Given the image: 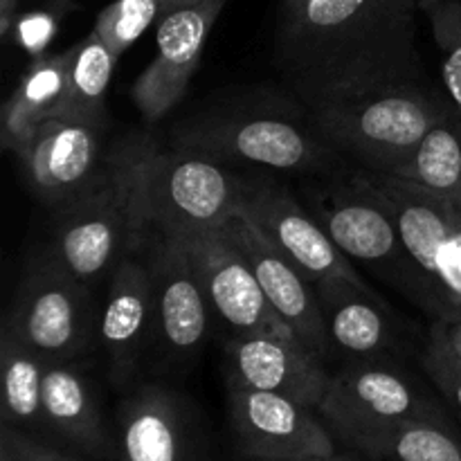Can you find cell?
<instances>
[{"mask_svg": "<svg viewBox=\"0 0 461 461\" xmlns=\"http://www.w3.org/2000/svg\"><path fill=\"white\" fill-rule=\"evenodd\" d=\"M421 0H279L275 59L309 113L421 86Z\"/></svg>", "mask_w": 461, "mask_h": 461, "instance_id": "6da1fadb", "label": "cell"}, {"mask_svg": "<svg viewBox=\"0 0 461 461\" xmlns=\"http://www.w3.org/2000/svg\"><path fill=\"white\" fill-rule=\"evenodd\" d=\"M151 147L147 138L117 144L99 178L79 198L54 210L57 223L50 255L79 282L102 277L147 234L142 176Z\"/></svg>", "mask_w": 461, "mask_h": 461, "instance_id": "7a4b0ae2", "label": "cell"}, {"mask_svg": "<svg viewBox=\"0 0 461 461\" xmlns=\"http://www.w3.org/2000/svg\"><path fill=\"white\" fill-rule=\"evenodd\" d=\"M318 221L351 261L367 264L426 313L444 322L461 318L459 302L408 250L394 212L367 171L327 189L318 198Z\"/></svg>", "mask_w": 461, "mask_h": 461, "instance_id": "3957f363", "label": "cell"}, {"mask_svg": "<svg viewBox=\"0 0 461 461\" xmlns=\"http://www.w3.org/2000/svg\"><path fill=\"white\" fill-rule=\"evenodd\" d=\"M448 115L450 108L423 86H403L318 108L311 120L329 147L356 158L372 174L390 176Z\"/></svg>", "mask_w": 461, "mask_h": 461, "instance_id": "277c9868", "label": "cell"}, {"mask_svg": "<svg viewBox=\"0 0 461 461\" xmlns=\"http://www.w3.org/2000/svg\"><path fill=\"white\" fill-rule=\"evenodd\" d=\"M246 183L223 162L198 153L160 151L153 144L144 162L142 212L160 239H192L230 223L241 207Z\"/></svg>", "mask_w": 461, "mask_h": 461, "instance_id": "5b68a950", "label": "cell"}, {"mask_svg": "<svg viewBox=\"0 0 461 461\" xmlns=\"http://www.w3.org/2000/svg\"><path fill=\"white\" fill-rule=\"evenodd\" d=\"M318 410L351 446L367 455L383 435L401 423H446L417 383L378 356L354 358L331 374Z\"/></svg>", "mask_w": 461, "mask_h": 461, "instance_id": "8992f818", "label": "cell"}, {"mask_svg": "<svg viewBox=\"0 0 461 461\" xmlns=\"http://www.w3.org/2000/svg\"><path fill=\"white\" fill-rule=\"evenodd\" d=\"M174 149L216 162H250L282 171L324 169L336 149L315 129L275 115H225L194 120L174 135Z\"/></svg>", "mask_w": 461, "mask_h": 461, "instance_id": "52a82bcc", "label": "cell"}, {"mask_svg": "<svg viewBox=\"0 0 461 461\" xmlns=\"http://www.w3.org/2000/svg\"><path fill=\"white\" fill-rule=\"evenodd\" d=\"M95 320L88 284L48 255L25 277L5 327L48 360H72L88 347Z\"/></svg>", "mask_w": 461, "mask_h": 461, "instance_id": "ba28073f", "label": "cell"}, {"mask_svg": "<svg viewBox=\"0 0 461 461\" xmlns=\"http://www.w3.org/2000/svg\"><path fill=\"white\" fill-rule=\"evenodd\" d=\"M178 241V239H176ZM187 252L210 306L237 333H270L297 340L293 329L275 313L232 230V221L210 232L178 241ZM300 342V340H297Z\"/></svg>", "mask_w": 461, "mask_h": 461, "instance_id": "9c48e42d", "label": "cell"}, {"mask_svg": "<svg viewBox=\"0 0 461 461\" xmlns=\"http://www.w3.org/2000/svg\"><path fill=\"white\" fill-rule=\"evenodd\" d=\"M106 124L79 117H52L32 133L16 153L25 167L32 192L52 210L79 198L104 171Z\"/></svg>", "mask_w": 461, "mask_h": 461, "instance_id": "30bf717a", "label": "cell"}, {"mask_svg": "<svg viewBox=\"0 0 461 461\" xmlns=\"http://www.w3.org/2000/svg\"><path fill=\"white\" fill-rule=\"evenodd\" d=\"M367 174L394 212L414 259L461 304V201L394 176Z\"/></svg>", "mask_w": 461, "mask_h": 461, "instance_id": "8fae6325", "label": "cell"}, {"mask_svg": "<svg viewBox=\"0 0 461 461\" xmlns=\"http://www.w3.org/2000/svg\"><path fill=\"white\" fill-rule=\"evenodd\" d=\"M223 5L225 0H201L160 14L156 57L131 90L144 120H162L180 102L201 66L205 41Z\"/></svg>", "mask_w": 461, "mask_h": 461, "instance_id": "7c38bea8", "label": "cell"}, {"mask_svg": "<svg viewBox=\"0 0 461 461\" xmlns=\"http://www.w3.org/2000/svg\"><path fill=\"white\" fill-rule=\"evenodd\" d=\"M228 408L243 453L255 461H295L336 455L311 408L273 392L228 385Z\"/></svg>", "mask_w": 461, "mask_h": 461, "instance_id": "4fadbf2b", "label": "cell"}, {"mask_svg": "<svg viewBox=\"0 0 461 461\" xmlns=\"http://www.w3.org/2000/svg\"><path fill=\"white\" fill-rule=\"evenodd\" d=\"M239 210L266 234L270 243L302 270L311 282L345 277L365 284L354 261L333 243L320 221H315L286 189L277 185H248Z\"/></svg>", "mask_w": 461, "mask_h": 461, "instance_id": "5bb4252c", "label": "cell"}, {"mask_svg": "<svg viewBox=\"0 0 461 461\" xmlns=\"http://www.w3.org/2000/svg\"><path fill=\"white\" fill-rule=\"evenodd\" d=\"M228 385L273 392L318 410L327 392V369L302 342L270 333H237L225 342Z\"/></svg>", "mask_w": 461, "mask_h": 461, "instance_id": "9a60e30c", "label": "cell"}, {"mask_svg": "<svg viewBox=\"0 0 461 461\" xmlns=\"http://www.w3.org/2000/svg\"><path fill=\"white\" fill-rule=\"evenodd\" d=\"M232 230L275 313L293 329L297 340L311 354L320 360L331 354V340L324 327L313 282L293 266L241 210L232 219Z\"/></svg>", "mask_w": 461, "mask_h": 461, "instance_id": "2e32d148", "label": "cell"}, {"mask_svg": "<svg viewBox=\"0 0 461 461\" xmlns=\"http://www.w3.org/2000/svg\"><path fill=\"white\" fill-rule=\"evenodd\" d=\"M156 329L167 349L187 356L207 333V300L187 252L176 239H160L151 261Z\"/></svg>", "mask_w": 461, "mask_h": 461, "instance_id": "e0dca14e", "label": "cell"}, {"mask_svg": "<svg viewBox=\"0 0 461 461\" xmlns=\"http://www.w3.org/2000/svg\"><path fill=\"white\" fill-rule=\"evenodd\" d=\"M331 349L351 358H376L394 349V322L381 297L367 284L345 277L313 282Z\"/></svg>", "mask_w": 461, "mask_h": 461, "instance_id": "ac0fdd59", "label": "cell"}, {"mask_svg": "<svg viewBox=\"0 0 461 461\" xmlns=\"http://www.w3.org/2000/svg\"><path fill=\"white\" fill-rule=\"evenodd\" d=\"M151 327H156L151 266L133 259L120 261L99 315V340L111 358L117 381L131 376Z\"/></svg>", "mask_w": 461, "mask_h": 461, "instance_id": "d6986e66", "label": "cell"}, {"mask_svg": "<svg viewBox=\"0 0 461 461\" xmlns=\"http://www.w3.org/2000/svg\"><path fill=\"white\" fill-rule=\"evenodd\" d=\"M72 48L32 61L3 106V147L18 153L43 122L59 115L68 90Z\"/></svg>", "mask_w": 461, "mask_h": 461, "instance_id": "ffe728a7", "label": "cell"}, {"mask_svg": "<svg viewBox=\"0 0 461 461\" xmlns=\"http://www.w3.org/2000/svg\"><path fill=\"white\" fill-rule=\"evenodd\" d=\"M120 419L126 461H185L180 410L165 387H140L122 405Z\"/></svg>", "mask_w": 461, "mask_h": 461, "instance_id": "44dd1931", "label": "cell"}, {"mask_svg": "<svg viewBox=\"0 0 461 461\" xmlns=\"http://www.w3.org/2000/svg\"><path fill=\"white\" fill-rule=\"evenodd\" d=\"M43 419L75 444L102 448L104 430L93 387L70 360H48L45 365Z\"/></svg>", "mask_w": 461, "mask_h": 461, "instance_id": "7402d4cb", "label": "cell"}, {"mask_svg": "<svg viewBox=\"0 0 461 461\" xmlns=\"http://www.w3.org/2000/svg\"><path fill=\"white\" fill-rule=\"evenodd\" d=\"M390 176L461 201V120L457 113L432 126Z\"/></svg>", "mask_w": 461, "mask_h": 461, "instance_id": "603a6c76", "label": "cell"}, {"mask_svg": "<svg viewBox=\"0 0 461 461\" xmlns=\"http://www.w3.org/2000/svg\"><path fill=\"white\" fill-rule=\"evenodd\" d=\"M115 63L117 57L95 32L72 45L66 99L57 117H79L95 124H106V95Z\"/></svg>", "mask_w": 461, "mask_h": 461, "instance_id": "cb8c5ba5", "label": "cell"}, {"mask_svg": "<svg viewBox=\"0 0 461 461\" xmlns=\"http://www.w3.org/2000/svg\"><path fill=\"white\" fill-rule=\"evenodd\" d=\"M3 412L7 423H32L43 417V378L48 358L3 327Z\"/></svg>", "mask_w": 461, "mask_h": 461, "instance_id": "d4e9b609", "label": "cell"}, {"mask_svg": "<svg viewBox=\"0 0 461 461\" xmlns=\"http://www.w3.org/2000/svg\"><path fill=\"white\" fill-rule=\"evenodd\" d=\"M369 455L394 461H461V441L446 423L408 421L383 435Z\"/></svg>", "mask_w": 461, "mask_h": 461, "instance_id": "484cf974", "label": "cell"}, {"mask_svg": "<svg viewBox=\"0 0 461 461\" xmlns=\"http://www.w3.org/2000/svg\"><path fill=\"white\" fill-rule=\"evenodd\" d=\"M441 57V75L453 111L461 120V0H421Z\"/></svg>", "mask_w": 461, "mask_h": 461, "instance_id": "4316f807", "label": "cell"}, {"mask_svg": "<svg viewBox=\"0 0 461 461\" xmlns=\"http://www.w3.org/2000/svg\"><path fill=\"white\" fill-rule=\"evenodd\" d=\"M160 16V0H115L99 12L93 32L117 59Z\"/></svg>", "mask_w": 461, "mask_h": 461, "instance_id": "83f0119b", "label": "cell"}, {"mask_svg": "<svg viewBox=\"0 0 461 461\" xmlns=\"http://www.w3.org/2000/svg\"><path fill=\"white\" fill-rule=\"evenodd\" d=\"M423 367L430 374L435 385L444 392L446 399L461 414V358L457 356V351L453 349V345H450L441 320H437L430 336H428Z\"/></svg>", "mask_w": 461, "mask_h": 461, "instance_id": "f1b7e54d", "label": "cell"}, {"mask_svg": "<svg viewBox=\"0 0 461 461\" xmlns=\"http://www.w3.org/2000/svg\"><path fill=\"white\" fill-rule=\"evenodd\" d=\"M3 446H7V448L12 450L14 459L16 461H75L66 457V455L57 453V450H50L45 448V446L34 444V441L27 439V437L14 432L9 426L5 428L3 432Z\"/></svg>", "mask_w": 461, "mask_h": 461, "instance_id": "f546056e", "label": "cell"}, {"mask_svg": "<svg viewBox=\"0 0 461 461\" xmlns=\"http://www.w3.org/2000/svg\"><path fill=\"white\" fill-rule=\"evenodd\" d=\"M18 0H0V34L7 36L16 18Z\"/></svg>", "mask_w": 461, "mask_h": 461, "instance_id": "4dcf8cb0", "label": "cell"}, {"mask_svg": "<svg viewBox=\"0 0 461 461\" xmlns=\"http://www.w3.org/2000/svg\"><path fill=\"white\" fill-rule=\"evenodd\" d=\"M441 322H444V320H441ZM444 329L450 345H453V349L457 351V356L461 358V318L453 320V322H444Z\"/></svg>", "mask_w": 461, "mask_h": 461, "instance_id": "1f68e13d", "label": "cell"}, {"mask_svg": "<svg viewBox=\"0 0 461 461\" xmlns=\"http://www.w3.org/2000/svg\"><path fill=\"white\" fill-rule=\"evenodd\" d=\"M187 0H160V14L162 12H169V9L174 7H180V5H185Z\"/></svg>", "mask_w": 461, "mask_h": 461, "instance_id": "d6a6232c", "label": "cell"}, {"mask_svg": "<svg viewBox=\"0 0 461 461\" xmlns=\"http://www.w3.org/2000/svg\"><path fill=\"white\" fill-rule=\"evenodd\" d=\"M295 461H342V459H338L336 455H331V457H309V459H295Z\"/></svg>", "mask_w": 461, "mask_h": 461, "instance_id": "836d02e7", "label": "cell"}, {"mask_svg": "<svg viewBox=\"0 0 461 461\" xmlns=\"http://www.w3.org/2000/svg\"><path fill=\"white\" fill-rule=\"evenodd\" d=\"M194 3H201V0H187V3H185V5H194Z\"/></svg>", "mask_w": 461, "mask_h": 461, "instance_id": "e575fe53", "label": "cell"}]
</instances>
